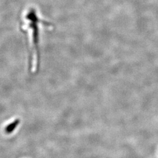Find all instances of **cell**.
I'll return each instance as SVG.
<instances>
[{"mask_svg": "<svg viewBox=\"0 0 158 158\" xmlns=\"http://www.w3.org/2000/svg\"><path fill=\"white\" fill-rule=\"evenodd\" d=\"M26 19L28 21L27 24L23 25L22 31L27 34L30 46L29 53V69L32 73L38 71L40 66V40L41 26L45 25H51L50 23L42 21L38 17L36 11L31 10L27 14Z\"/></svg>", "mask_w": 158, "mask_h": 158, "instance_id": "cell-1", "label": "cell"}, {"mask_svg": "<svg viewBox=\"0 0 158 158\" xmlns=\"http://www.w3.org/2000/svg\"><path fill=\"white\" fill-rule=\"evenodd\" d=\"M19 119H17L14 122L8 125L6 128V132L7 134H11L14 130L16 129L18 125L19 124Z\"/></svg>", "mask_w": 158, "mask_h": 158, "instance_id": "cell-2", "label": "cell"}]
</instances>
